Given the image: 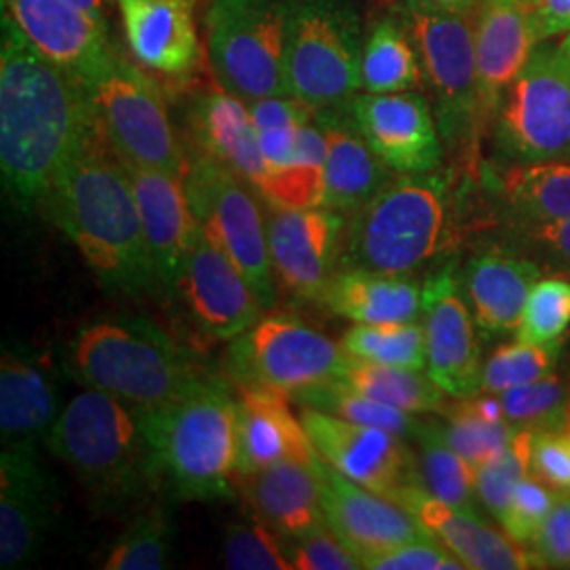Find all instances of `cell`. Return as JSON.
Listing matches in <instances>:
<instances>
[{
	"mask_svg": "<svg viewBox=\"0 0 570 570\" xmlns=\"http://www.w3.org/2000/svg\"><path fill=\"white\" fill-rule=\"evenodd\" d=\"M317 125L327 144L324 207L353 216L393 178V169L367 146L351 119H343L341 110L317 112Z\"/></svg>",
	"mask_w": 570,
	"mask_h": 570,
	"instance_id": "4dcf8cb0",
	"label": "cell"
},
{
	"mask_svg": "<svg viewBox=\"0 0 570 570\" xmlns=\"http://www.w3.org/2000/svg\"><path fill=\"white\" fill-rule=\"evenodd\" d=\"M423 326L429 376L454 400L482 393L480 332L454 263L435 271L423 284Z\"/></svg>",
	"mask_w": 570,
	"mask_h": 570,
	"instance_id": "9a60e30c",
	"label": "cell"
},
{
	"mask_svg": "<svg viewBox=\"0 0 570 570\" xmlns=\"http://www.w3.org/2000/svg\"><path fill=\"white\" fill-rule=\"evenodd\" d=\"M2 16L11 18L41 56L77 81L115 49L108 26L70 0H2Z\"/></svg>",
	"mask_w": 570,
	"mask_h": 570,
	"instance_id": "603a6c76",
	"label": "cell"
},
{
	"mask_svg": "<svg viewBox=\"0 0 570 570\" xmlns=\"http://www.w3.org/2000/svg\"><path fill=\"white\" fill-rule=\"evenodd\" d=\"M567 429L570 431V410H569V423H567Z\"/></svg>",
	"mask_w": 570,
	"mask_h": 570,
	"instance_id": "91938a15",
	"label": "cell"
},
{
	"mask_svg": "<svg viewBox=\"0 0 570 570\" xmlns=\"http://www.w3.org/2000/svg\"><path fill=\"white\" fill-rule=\"evenodd\" d=\"M537 41L546 42L569 35L570 0H529Z\"/></svg>",
	"mask_w": 570,
	"mask_h": 570,
	"instance_id": "11a10c76",
	"label": "cell"
},
{
	"mask_svg": "<svg viewBox=\"0 0 570 570\" xmlns=\"http://www.w3.org/2000/svg\"><path fill=\"white\" fill-rule=\"evenodd\" d=\"M556 494H558L556 490L546 487L537 478L532 475L522 478L513 490L508 513L499 522L503 532L518 546L530 548L543 527L546 518L550 515Z\"/></svg>",
	"mask_w": 570,
	"mask_h": 570,
	"instance_id": "7dc6e473",
	"label": "cell"
},
{
	"mask_svg": "<svg viewBox=\"0 0 570 570\" xmlns=\"http://www.w3.org/2000/svg\"><path fill=\"white\" fill-rule=\"evenodd\" d=\"M412 440L419 444V471L423 487L450 505L478 511L475 469L450 446L442 425L421 421Z\"/></svg>",
	"mask_w": 570,
	"mask_h": 570,
	"instance_id": "74e56055",
	"label": "cell"
},
{
	"mask_svg": "<svg viewBox=\"0 0 570 570\" xmlns=\"http://www.w3.org/2000/svg\"><path fill=\"white\" fill-rule=\"evenodd\" d=\"M570 326V279H539L530 289L515 341L553 343L562 341Z\"/></svg>",
	"mask_w": 570,
	"mask_h": 570,
	"instance_id": "f6af8a7d",
	"label": "cell"
},
{
	"mask_svg": "<svg viewBox=\"0 0 570 570\" xmlns=\"http://www.w3.org/2000/svg\"><path fill=\"white\" fill-rule=\"evenodd\" d=\"M79 82L104 134L127 164L184 180L188 155L157 82L117 49L82 75Z\"/></svg>",
	"mask_w": 570,
	"mask_h": 570,
	"instance_id": "52a82bcc",
	"label": "cell"
},
{
	"mask_svg": "<svg viewBox=\"0 0 570 570\" xmlns=\"http://www.w3.org/2000/svg\"><path fill=\"white\" fill-rule=\"evenodd\" d=\"M66 362L81 385L104 391L134 410L167 404L202 379L183 348L144 320L82 327Z\"/></svg>",
	"mask_w": 570,
	"mask_h": 570,
	"instance_id": "8992f818",
	"label": "cell"
},
{
	"mask_svg": "<svg viewBox=\"0 0 570 570\" xmlns=\"http://www.w3.org/2000/svg\"><path fill=\"white\" fill-rule=\"evenodd\" d=\"M543 273L529 254L510 242L480 249L461 275L480 336L515 334L530 289Z\"/></svg>",
	"mask_w": 570,
	"mask_h": 570,
	"instance_id": "cb8c5ba5",
	"label": "cell"
},
{
	"mask_svg": "<svg viewBox=\"0 0 570 570\" xmlns=\"http://www.w3.org/2000/svg\"><path fill=\"white\" fill-rule=\"evenodd\" d=\"M530 475L556 492H570V431L532 433Z\"/></svg>",
	"mask_w": 570,
	"mask_h": 570,
	"instance_id": "816d5d0a",
	"label": "cell"
},
{
	"mask_svg": "<svg viewBox=\"0 0 570 570\" xmlns=\"http://www.w3.org/2000/svg\"><path fill=\"white\" fill-rule=\"evenodd\" d=\"M480 119L484 131L511 82L539 45L529 0H478L473 11Z\"/></svg>",
	"mask_w": 570,
	"mask_h": 570,
	"instance_id": "44dd1931",
	"label": "cell"
},
{
	"mask_svg": "<svg viewBox=\"0 0 570 570\" xmlns=\"http://www.w3.org/2000/svg\"><path fill=\"white\" fill-rule=\"evenodd\" d=\"M449 180L429 174L393 176L348 226L346 266L412 277L449 249Z\"/></svg>",
	"mask_w": 570,
	"mask_h": 570,
	"instance_id": "277c9868",
	"label": "cell"
},
{
	"mask_svg": "<svg viewBox=\"0 0 570 570\" xmlns=\"http://www.w3.org/2000/svg\"><path fill=\"white\" fill-rule=\"evenodd\" d=\"M404 26L431 87L442 140L475 150L484 134L480 119L473 18L450 13L423 0H404Z\"/></svg>",
	"mask_w": 570,
	"mask_h": 570,
	"instance_id": "30bf717a",
	"label": "cell"
},
{
	"mask_svg": "<svg viewBox=\"0 0 570 570\" xmlns=\"http://www.w3.org/2000/svg\"><path fill=\"white\" fill-rule=\"evenodd\" d=\"M289 562L298 570H360V558L346 548L330 527L292 539L287 548Z\"/></svg>",
	"mask_w": 570,
	"mask_h": 570,
	"instance_id": "681fc988",
	"label": "cell"
},
{
	"mask_svg": "<svg viewBox=\"0 0 570 570\" xmlns=\"http://www.w3.org/2000/svg\"><path fill=\"white\" fill-rule=\"evenodd\" d=\"M289 0H214L207 51L218 85L245 104L287 91Z\"/></svg>",
	"mask_w": 570,
	"mask_h": 570,
	"instance_id": "8fae6325",
	"label": "cell"
},
{
	"mask_svg": "<svg viewBox=\"0 0 570 570\" xmlns=\"http://www.w3.org/2000/svg\"><path fill=\"white\" fill-rule=\"evenodd\" d=\"M296 402H301L303 406L324 410L348 423L387 429L402 438H414L421 425V421L412 419L410 412L383 404L357 389L348 387L341 379L306 391L296 397Z\"/></svg>",
	"mask_w": 570,
	"mask_h": 570,
	"instance_id": "ab89813d",
	"label": "cell"
},
{
	"mask_svg": "<svg viewBox=\"0 0 570 570\" xmlns=\"http://www.w3.org/2000/svg\"><path fill=\"white\" fill-rule=\"evenodd\" d=\"M171 522L161 508L140 513L112 543L106 570H159L171 560Z\"/></svg>",
	"mask_w": 570,
	"mask_h": 570,
	"instance_id": "7bdbcfd3",
	"label": "cell"
},
{
	"mask_svg": "<svg viewBox=\"0 0 570 570\" xmlns=\"http://www.w3.org/2000/svg\"><path fill=\"white\" fill-rule=\"evenodd\" d=\"M346 110L367 146L393 171L429 174L442 164L444 140L423 94L366 91L357 94Z\"/></svg>",
	"mask_w": 570,
	"mask_h": 570,
	"instance_id": "e0dca14e",
	"label": "cell"
},
{
	"mask_svg": "<svg viewBox=\"0 0 570 570\" xmlns=\"http://www.w3.org/2000/svg\"><path fill=\"white\" fill-rule=\"evenodd\" d=\"M301 421L324 463L351 482L395 503L406 490L423 487L419 459L406 438L387 429L348 423L311 406H303Z\"/></svg>",
	"mask_w": 570,
	"mask_h": 570,
	"instance_id": "5bb4252c",
	"label": "cell"
},
{
	"mask_svg": "<svg viewBox=\"0 0 570 570\" xmlns=\"http://www.w3.org/2000/svg\"><path fill=\"white\" fill-rule=\"evenodd\" d=\"M127 171L134 184L144 239L159 284L164 285L165 292H176L178 277L204 228L188 204L184 180L131 164H127Z\"/></svg>",
	"mask_w": 570,
	"mask_h": 570,
	"instance_id": "7402d4cb",
	"label": "cell"
},
{
	"mask_svg": "<svg viewBox=\"0 0 570 570\" xmlns=\"http://www.w3.org/2000/svg\"><path fill=\"white\" fill-rule=\"evenodd\" d=\"M345 220L327 207L268 205L266 237L273 273L287 294L324 301L334 279Z\"/></svg>",
	"mask_w": 570,
	"mask_h": 570,
	"instance_id": "2e32d148",
	"label": "cell"
},
{
	"mask_svg": "<svg viewBox=\"0 0 570 570\" xmlns=\"http://www.w3.org/2000/svg\"><path fill=\"white\" fill-rule=\"evenodd\" d=\"M503 165L570 164V60L539 42L505 91L492 121Z\"/></svg>",
	"mask_w": 570,
	"mask_h": 570,
	"instance_id": "9c48e42d",
	"label": "cell"
},
{
	"mask_svg": "<svg viewBox=\"0 0 570 570\" xmlns=\"http://www.w3.org/2000/svg\"><path fill=\"white\" fill-rule=\"evenodd\" d=\"M510 244L543 271L570 279V218L541 225H510Z\"/></svg>",
	"mask_w": 570,
	"mask_h": 570,
	"instance_id": "c3c4849f",
	"label": "cell"
},
{
	"mask_svg": "<svg viewBox=\"0 0 570 570\" xmlns=\"http://www.w3.org/2000/svg\"><path fill=\"white\" fill-rule=\"evenodd\" d=\"M184 190L205 237L242 271L265 308L277 301L266 218L256 188L212 157L188 159Z\"/></svg>",
	"mask_w": 570,
	"mask_h": 570,
	"instance_id": "7c38bea8",
	"label": "cell"
},
{
	"mask_svg": "<svg viewBox=\"0 0 570 570\" xmlns=\"http://www.w3.org/2000/svg\"><path fill=\"white\" fill-rule=\"evenodd\" d=\"M558 45H560V49H562V51L569 56L570 60V32L567 35V37H564V39H562V41L558 42Z\"/></svg>",
	"mask_w": 570,
	"mask_h": 570,
	"instance_id": "680465c9",
	"label": "cell"
},
{
	"mask_svg": "<svg viewBox=\"0 0 570 570\" xmlns=\"http://www.w3.org/2000/svg\"><path fill=\"white\" fill-rule=\"evenodd\" d=\"M94 121L81 82L41 56L2 16L0 167L21 212L42 207Z\"/></svg>",
	"mask_w": 570,
	"mask_h": 570,
	"instance_id": "6da1fadb",
	"label": "cell"
},
{
	"mask_svg": "<svg viewBox=\"0 0 570 570\" xmlns=\"http://www.w3.org/2000/svg\"><path fill=\"white\" fill-rule=\"evenodd\" d=\"M364 569L370 570H463L468 569L449 548L433 534L414 539L402 548L370 558Z\"/></svg>",
	"mask_w": 570,
	"mask_h": 570,
	"instance_id": "f907efd6",
	"label": "cell"
},
{
	"mask_svg": "<svg viewBox=\"0 0 570 570\" xmlns=\"http://www.w3.org/2000/svg\"><path fill=\"white\" fill-rule=\"evenodd\" d=\"M289 395L273 389L237 385L239 407V475L271 468L282 461L320 465L301 416L289 407Z\"/></svg>",
	"mask_w": 570,
	"mask_h": 570,
	"instance_id": "4316f807",
	"label": "cell"
},
{
	"mask_svg": "<svg viewBox=\"0 0 570 570\" xmlns=\"http://www.w3.org/2000/svg\"><path fill=\"white\" fill-rule=\"evenodd\" d=\"M252 119L258 131L277 129V127H298L317 119V110L308 104L298 100L296 96H273L256 102L247 104Z\"/></svg>",
	"mask_w": 570,
	"mask_h": 570,
	"instance_id": "db71d44e",
	"label": "cell"
},
{
	"mask_svg": "<svg viewBox=\"0 0 570 570\" xmlns=\"http://www.w3.org/2000/svg\"><path fill=\"white\" fill-rule=\"evenodd\" d=\"M362 26L353 0H289L287 91L317 112L346 110L362 89Z\"/></svg>",
	"mask_w": 570,
	"mask_h": 570,
	"instance_id": "ba28073f",
	"label": "cell"
},
{
	"mask_svg": "<svg viewBox=\"0 0 570 570\" xmlns=\"http://www.w3.org/2000/svg\"><path fill=\"white\" fill-rule=\"evenodd\" d=\"M75 7H79L89 18H94L100 23H106V13H104V0H70ZM108 26V23H106Z\"/></svg>",
	"mask_w": 570,
	"mask_h": 570,
	"instance_id": "6f0895ef",
	"label": "cell"
},
{
	"mask_svg": "<svg viewBox=\"0 0 570 570\" xmlns=\"http://www.w3.org/2000/svg\"><path fill=\"white\" fill-rule=\"evenodd\" d=\"M176 292L197 326L218 341H235L261 322L265 308L242 271L212 244L205 233L193 247Z\"/></svg>",
	"mask_w": 570,
	"mask_h": 570,
	"instance_id": "d6986e66",
	"label": "cell"
},
{
	"mask_svg": "<svg viewBox=\"0 0 570 570\" xmlns=\"http://www.w3.org/2000/svg\"><path fill=\"white\" fill-rule=\"evenodd\" d=\"M188 125L202 155L226 165L256 190L261 188L266 161L256 122L242 98L218 85V89L205 91L193 102Z\"/></svg>",
	"mask_w": 570,
	"mask_h": 570,
	"instance_id": "f546056e",
	"label": "cell"
},
{
	"mask_svg": "<svg viewBox=\"0 0 570 570\" xmlns=\"http://www.w3.org/2000/svg\"><path fill=\"white\" fill-rule=\"evenodd\" d=\"M58 508V487L39 449L0 454V569L26 567L41 550Z\"/></svg>",
	"mask_w": 570,
	"mask_h": 570,
	"instance_id": "ac0fdd59",
	"label": "cell"
},
{
	"mask_svg": "<svg viewBox=\"0 0 570 570\" xmlns=\"http://www.w3.org/2000/svg\"><path fill=\"white\" fill-rule=\"evenodd\" d=\"M45 444L108 508L159 482L134 407L98 389L68 402Z\"/></svg>",
	"mask_w": 570,
	"mask_h": 570,
	"instance_id": "5b68a950",
	"label": "cell"
},
{
	"mask_svg": "<svg viewBox=\"0 0 570 570\" xmlns=\"http://www.w3.org/2000/svg\"><path fill=\"white\" fill-rule=\"evenodd\" d=\"M423 2H429V4L450 11V13H459V16H473L475 4H478V0H423Z\"/></svg>",
	"mask_w": 570,
	"mask_h": 570,
	"instance_id": "9f6ffc18",
	"label": "cell"
},
{
	"mask_svg": "<svg viewBox=\"0 0 570 570\" xmlns=\"http://www.w3.org/2000/svg\"><path fill=\"white\" fill-rule=\"evenodd\" d=\"M336 315L364 326L407 324L423 315V285L362 268L336 273L324 294Z\"/></svg>",
	"mask_w": 570,
	"mask_h": 570,
	"instance_id": "1f68e13d",
	"label": "cell"
},
{
	"mask_svg": "<svg viewBox=\"0 0 570 570\" xmlns=\"http://www.w3.org/2000/svg\"><path fill=\"white\" fill-rule=\"evenodd\" d=\"M341 381L370 397L410 414L440 412L446 406V391L429 374L410 367L383 366L348 357Z\"/></svg>",
	"mask_w": 570,
	"mask_h": 570,
	"instance_id": "8d00e7d4",
	"label": "cell"
},
{
	"mask_svg": "<svg viewBox=\"0 0 570 570\" xmlns=\"http://www.w3.org/2000/svg\"><path fill=\"white\" fill-rule=\"evenodd\" d=\"M223 556L226 567L233 570H294L287 550L279 546V532L263 518L230 524Z\"/></svg>",
	"mask_w": 570,
	"mask_h": 570,
	"instance_id": "bcb514c9",
	"label": "cell"
},
{
	"mask_svg": "<svg viewBox=\"0 0 570 570\" xmlns=\"http://www.w3.org/2000/svg\"><path fill=\"white\" fill-rule=\"evenodd\" d=\"M346 362L343 345L292 315L261 320L228 348L237 385L273 389L292 400L341 379Z\"/></svg>",
	"mask_w": 570,
	"mask_h": 570,
	"instance_id": "4fadbf2b",
	"label": "cell"
},
{
	"mask_svg": "<svg viewBox=\"0 0 570 570\" xmlns=\"http://www.w3.org/2000/svg\"><path fill=\"white\" fill-rule=\"evenodd\" d=\"M131 56L167 79H186L202 63L193 9L197 0H117Z\"/></svg>",
	"mask_w": 570,
	"mask_h": 570,
	"instance_id": "d4e9b609",
	"label": "cell"
},
{
	"mask_svg": "<svg viewBox=\"0 0 570 570\" xmlns=\"http://www.w3.org/2000/svg\"><path fill=\"white\" fill-rule=\"evenodd\" d=\"M530 446L532 433L518 431L508 449L475 469L478 501L497 522L508 513L518 482L530 475Z\"/></svg>",
	"mask_w": 570,
	"mask_h": 570,
	"instance_id": "ee69618b",
	"label": "cell"
},
{
	"mask_svg": "<svg viewBox=\"0 0 570 570\" xmlns=\"http://www.w3.org/2000/svg\"><path fill=\"white\" fill-rule=\"evenodd\" d=\"M298 161L282 169H268L258 195L268 205L306 209L324 207L326 199V153L324 129L306 122L298 129Z\"/></svg>",
	"mask_w": 570,
	"mask_h": 570,
	"instance_id": "d590c367",
	"label": "cell"
},
{
	"mask_svg": "<svg viewBox=\"0 0 570 570\" xmlns=\"http://www.w3.org/2000/svg\"><path fill=\"white\" fill-rule=\"evenodd\" d=\"M348 357L383 366L423 370L428 366V336L419 322L364 326L355 324L343 336Z\"/></svg>",
	"mask_w": 570,
	"mask_h": 570,
	"instance_id": "f35d334b",
	"label": "cell"
},
{
	"mask_svg": "<svg viewBox=\"0 0 570 570\" xmlns=\"http://www.w3.org/2000/svg\"><path fill=\"white\" fill-rule=\"evenodd\" d=\"M440 414L444 416L442 431L450 446L473 469L501 454L518 433L505 416L501 397L494 393L461 397L442 407Z\"/></svg>",
	"mask_w": 570,
	"mask_h": 570,
	"instance_id": "836d02e7",
	"label": "cell"
},
{
	"mask_svg": "<svg viewBox=\"0 0 570 570\" xmlns=\"http://www.w3.org/2000/svg\"><path fill=\"white\" fill-rule=\"evenodd\" d=\"M530 548L541 569H570V492L556 494L550 515Z\"/></svg>",
	"mask_w": 570,
	"mask_h": 570,
	"instance_id": "f5cc1de1",
	"label": "cell"
},
{
	"mask_svg": "<svg viewBox=\"0 0 570 570\" xmlns=\"http://www.w3.org/2000/svg\"><path fill=\"white\" fill-rule=\"evenodd\" d=\"M134 412L157 480L188 501L230 497L239 473L237 395L202 376L176 400Z\"/></svg>",
	"mask_w": 570,
	"mask_h": 570,
	"instance_id": "3957f363",
	"label": "cell"
},
{
	"mask_svg": "<svg viewBox=\"0 0 570 570\" xmlns=\"http://www.w3.org/2000/svg\"><path fill=\"white\" fill-rule=\"evenodd\" d=\"M425 529L471 570L541 569L534 553L505 532L492 529L478 511L463 510L433 497L425 487L406 490L400 499Z\"/></svg>",
	"mask_w": 570,
	"mask_h": 570,
	"instance_id": "484cf974",
	"label": "cell"
},
{
	"mask_svg": "<svg viewBox=\"0 0 570 570\" xmlns=\"http://www.w3.org/2000/svg\"><path fill=\"white\" fill-rule=\"evenodd\" d=\"M60 416L58 393L41 360L4 348L0 360L2 449H39Z\"/></svg>",
	"mask_w": 570,
	"mask_h": 570,
	"instance_id": "f1b7e54d",
	"label": "cell"
},
{
	"mask_svg": "<svg viewBox=\"0 0 570 570\" xmlns=\"http://www.w3.org/2000/svg\"><path fill=\"white\" fill-rule=\"evenodd\" d=\"M505 416L518 431H562L569 423L570 391L564 381L550 374L499 395Z\"/></svg>",
	"mask_w": 570,
	"mask_h": 570,
	"instance_id": "60d3db41",
	"label": "cell"
},
{
	"mask_svg": "<svg viewBox=\"0 0 570 570\" xmlns=\"http://www.w3.org/2000/svg\"><path fill=\"white\" fill-rule=\"evenodd\" d=\"M42 207L106 289L146 296L161 287L127 164L98 119L61 167Z\"/></svg>",
	"mask_w": 570,
	"mask_h": 570,
	"instance_id": "7a4b0ae2",
	"label": "cell"
},
{
	"mask_svg": "<svg viewBox=\"0 0 570 570\" xmlns=\"http://www.w3.org/2000/svg\"><path fill=\"white\" fill-rule=\"evenodd\" d=\"M492 188L510 225L570 218V164L503 165Z\"/></svg>",
	"mask_w": 570,
	"mask_h": 570,
	"instance_id": "d6a6232c",
	"label": "cell"
},
{
	"mask_svg": "<svg viewBox=\"0 0 570 570\" xmlns=\"http://www.w3.org/2000/svg\"><path fill=\"white\" fill-rule=\"evenodd\" d=\"M322 463L282 461L239 475L237 484H242L249 505L266 524L292 541L327 527Z\"/></svg>",
	"mask_w": 570,
	"mask_h": 570,
	"instance_id": "83f0119b",
	"label": "cell"
},
{
	"mask_svg": "<svg viewBox=\"0 0 570 570\" xmlns=\"http://www.w3.org/2000/svg\"><path fill=\"white\" fill-rule=\"evenodd\" d=\"M327 527L353 551L362 567L370 558L431 534L406 508L351 482L322 463Z\"/></svg>",
	"mask_w": 570,
	"mask_h": 570,
	"instance_id": "ffe728a7",
	"label": "cell"
},
{
	"mask_svg": "<svg viewBox=\"0 0 570 570\" xmlns=\"http://www.w3.org/2000/svg\"><path fill=\"white\" fill-rule=\"evenodd\" d=\"M564 341L522 343L494 348L482 372V393L501 395L510 389L522 387L553 374L560 362Z\"/></svg>",
	"mask_w": 570,
	"mask_h": 570,
	"instance_id": "b9f144b4",
	"label": "cell"
},
{
	"mask_svg": "<svg viewBox=\"0 0 570 570\" xmlns=\"http://www.w3.org/2000/svg\"><path fill=\"white\" fill-rule=\"evenodd\" d=\"M362 89L367 94L416 91L425 82L423 66L406 28L393 20L374 23L362 47Z\"/></svg>",
	"mask_w": 570,
	"mask_h": 570,
	"instance_id": "e575fe53",
	"label": "cell"
}]
</instances>
